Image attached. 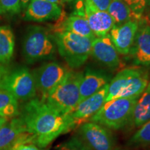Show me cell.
Masks as SVG:
<instances>
[{"label": "cell", "instance_id": "6da1fadb", "mask_svg": "<svg viewBox=\"0 0 150 150\" xmlns=\"http://www.w3.org/2000/svg\"><path fill=\"white\" fill-rule=\"evenodd\" d=\"M19 117L28 133L33 136V144L44 148L61 135L72 130L67 115H63L38 98L26 102L20 109Z\"/></svg>", "mask_w": 150, "mask_h": 150}, {"label": "cell", "instance_id": "7a4b0ae2", "mask_svg": "<svg viewBox=\"0 0 150 150\" xmlns=\"http://www.w3.org/2000/svg\"><path fill=\"white\" fill-rule=\"evenodd\" d=\"M22 54L28 63L53 59L57 50L54 35L42 26H30L22 42Z\"/></svg>", "mask_w": 150, "mask_h": 150}, {"label": "cell", "instance_id": "3957f363", "mask_svg": "<svg viewBox=\"0 0 150 150\" xmlns=\"http://www.w3.org/2000/svg\"><path fill=\"white\" fill-rule=\"evenodd\" d=\"M149 82L148 72L141 67H129L120 71L108 86L106 102L115 98L140 96Z\"/></svg>", "mask_w": 150, "mask_h": 150}, {"label": "cell", "instance_id": "277c9868", "mask_svg": "<svg viewBox=\"0 0 150 150\" xmlns=\"http://www.w3.org/2000/svg\"><path fill=\"white\" fill-rule=\"evenodd\" d=\"M140 96L120 97L105 102L89 122L118 130L131 122L135 104Z\"/></svg>", "mask_w": 150, "mask_h": 150}, {"label": "cell", "instance_id": "5b68a950", "mask_svg": "<svg viewBox=\"0 0 150 150\" xmlns=\"http://www.w3.org/2000/svg\"><path fill=\"white\" fill-rule=\"evenodd\" d=\"M82 75V72L69 70L44 102L63 115L70 113L80 102L79 84Z\"/></svg>", "mask_w": 150, "mask_h": 150}, {"label": "cell", "instance_id": "8992f818", "mask_svg": "<svg viewBox=\"0 0 150 150\" xmlns=\"http://www.w3.org/2000/svg\"><path fill=\"white\" fill-rule=\"evenodd\" d=\"M54 36L59 53L70 68H79L91 56L92 39L65 31H55Z\"/></svg>", "mask_w": 150, "mask_h": 150}, {"label": "cell", "instance_id": "52a82bcc", "mask_svg": "<svg viewBox=\"0 0 150 150\" xmlns=\"http://www.w3.org/2000/svg\"><path fill=\"white\" fill-rule=\"evenodd\" d=\"M0 89L7 91L17 100L22 102L35 98L37 93L34 75L27 67L8 71L0 67Z\"/></svg>", "mask_w": 150, "mask_h": 150}, {"label": "cell", "instance_id": "ba28073f", "mask_svg": "<svg viewBox=\"0 0 150 150\" xmlns=\"http://www.w3.org/2000/svg\"><path fill=\"white\" fill-rule=\"evenodd\" d=\"M79 137L91 150H114L115 140L109 129L87 122L79 127Z\"/></svg>", "mask_w": 150, "mask_h": 150}, {"label": "cell", "instance_id": "9c48e42d", "mask_svg": "<svg viewBox=\"0 0 150 150\" xmlns=\"http://www.w3.org/2000/svg\"><path fill=\"white\" fill-rule=\"evenodd\" d=\"M69 70L56 62H48L33 71L37 91L41 94V100L44 101L49 93L59 84Z\"/></svg>", "mask_w": 150, "mask_h": 150}, {"label": "cell", "instance_id": "30bf717a", "mask_svg": "<svg viewBox=\"0 0 150 150\" xmlns=\"http://www.w3.org/2000/svg\"><path fill=\"white\" fill-rule=\"evenodd\" d=\"M108 85L100 91L86 98L77 104L70 113L67 114L72 123V129L89 122L106 102L108 93Z\"/></svg>", "mask_w": 150, "mask_h": 150}, {"label": "cell", "instance_id": "8fae6325", "mask_svg": "<svg viewBox=\"0 0 150 150\" xmlns=\"http://www.w3.org/2000/svg\"><path fill=\"white\" fill-rule=\"evenodd\" d=\"M91 55L99 64L108 70H115L120 65L119 53L110 39L109 33L93 39Z\"/></svg>", "mask_w": 150, "mask_h": 150}, {"label": "cell", "instance_id": "7c38bea8", "mask_svg": "<svg viewBox=\"0 0 150 150\" xmlns=\"http://www.w3.org/2000/svg\"><path fill=\"white\" fill-rule=\"evenodd\" d=\"M134 64L150 67V24L147 18L139 22L134 42L129 52Z\"/></svg>", "mask_w": 150, "mask_h": 150}, {"label": "cell", "instance_id": "4fadbf2b", "mask_svg": "<svg viewBox=\"0 0 150 150\" xmlns=\"http://www.w3.org/2000/svg\"><path fill=\"white\" fill-rule=\"evenodd\" d=\"M62 7L43 0H31L24 15L27 21L42 22L59 20L63 14Z\"/></svg>", "mask_w": 150, "mask_h": 150}, {"label": "cell", "instance_id": "5bb4252c", "mask_svg": "<svg viewBox=\"0 0 150 150\" xmlns=\"http://www.w3.org/2000/svg\"><path fill=\"white\" fill-rule=\"evenodd\" d=\"M139 22L131 20L121 25H115L110 30V39L119 54L122 55L129 54L139 27Z\"/></svg>", "mask_w": 150, "mask_h": 150}, {"label": "cell", "instance_id": "9a60e30c", "mask_svg": "<svg viewBox=\"0 0 150 150\" xmlns=\"http://www.w3.org/2000/svg\"><path fill=\"white\" fill-rule=\"evenodd\" d=\"M111 79L110 74L104 70L91 67L86 69L83 73L79 84L80 102L108 85Z\"/></svg>", "mask_w": 150, "mask_h": 150}, {"label": "cell", "instance_id": "2e32d148", "mask_svg": "<svg viewBox=\"0 0 150 150\" xmlns=\"http://www.w3.org/2000/svg\"><path fill=\"white\" fill-rule=\"evenodd\" d=\"M84 1V15L95 37H102L109 33L115 26L113 20L107 11H99Z\"/></svg>", "mask_w": 150, "mask_h": 150}, {"label": "cell", "instance_id": "e0dca14e", "mask_svg": "<svg viewBox=\"0 0 150 150\" xmlns=\"http://www.w3.org/2000/svg\"><path fill=\"white\" fill-rule=\"evenodd\" d=\"M69 31L80 36L95 39V35L84 15V6H78L77 11L73 13L65 20H62L61 24L55 27V31Z\"/></svg>", "mask_w": 150, "mask_h": 150}, {"label": "cell", "instance_id": "ac0fdd59", "mask_svg": "<svg viewBox=\"0 0 150 150\" xmlns=\"http://www.w3.org/2000/svg\"><path fill=\"white\" fill-rule=\"evenodd\" d=\"M27 132L20 117L13 118L0 129V150H13L20 137Z\"/></svg>", "mask_w": 150, "mask_h": 150}, {"label": "cell", "instance_id": "d6986e66", "mask_svg": "<svg viewBox=\"0 0 150 150\" xmlns=\"http://www.w3.org/2000/svg\"><path fill=\"white\" fill-rule=\"evenodd\" d=\"M150 120V81L135 104L131 123L136 127Z\"/></svg>", "mask_w": 150, "mask_h": 150}, {"label": "cell", "instance_id": "ffe728a7", "mask_svg": "<svg viewBox=\"0 0 150 150\" xmlns=\"http://www.w3.org/2000/svg\"><path fill=\"white\" fill-rule=\"evenodd\" d=\"M15 35L8 26H0V63L10 62L14 54Z\"/></svg>", "mask_w": 150, "mask_h": 150}, {"label": "cell", "instance_id": "44dd1931", "mask_svg": "<svg viewBox=\"0 0 150 150\" xmlns=\"http://www.w3.org/2000/svg\"><path fill=\"white\" fill-rule=\"evenodd\" d=\"M107 12L111 16L115 26L121 25L131 20H138L123 0H111Z\"/></svg>", "mask_w": 150, "mask_h": 150}, {"label": "cell", "instance_id": "7402d4cb", "mask_svg": "<svg viewBox=\"0 0 150 150\" xmlns=\"http://www.w3.org/2000/svg\"><path fill=\"white\" fill-rule=\"evenodd\" d=\"M19 113L20 106L17 99L7 91L0 89V116L15 117Z\"/></svg>", "mask_w": 150, "mask_h": 150}, {"label": "cell", "instance_id": "603a6c76", "mask_svg": "<svg viewBox=\"0 0 150 150\" xmlns=\"http://www.w3.org/2000/svg\"><path fill=\"white\" fill-rule=\"evenodd\" d=\"M130 147H145L150 145V120L141 125L140 128L129 140Z\"/></svg>", "mask_w": 150, "mask_h": 150}, {"label": "cell", "instance_id": "cb8c5ba5", "mask_svg": "<svg viewBox=\"0 0 150 150\" xmlns=\"http://www.w3.org/2000/svg\"><path fill=\"white\" fill-rule=\"evenodd\" d=\"M128 5L138 20L143 18L144 14L149 9L150 0H123Z\"/></svg>", "mask_w": 150, "mask_h": 150}, {"label": "cell", "instance_id": "d4e9b609", "mask_svg": "<svg viewBox=\"0 0 150 150\" xmlns=\"http://www.w3.org/2000/svg\"><path fill=\"white\" fill-rule=\"evenodd\" d=\"M22 10L20 0H0V13L2 14H18Z\"/></svg>", "mask_w": 150, "mask_h": 150}, {"label": "cell", "instance_id": "484cf974", "mask_svg": "<svg viewBox=\"0 0 150 150\" xmlns=\"http://www.w3.org/2000/svg\"><path fill=\"white\" fill-rule=\"evenodd\" d=\"M58 150H91L78 136H73L63 142L58 147Z\"/></svg>", "mask_w": 150, "mask_h": 150}, {"label": "cell", "instance_id": "4316f807", "mask_svg": "<svg viewBox=\"0 0 150 150\" xmlns=\"http://www.w3.org/2000/svg\"><path fill=\"white\" fill-rule=\"evenodd\" d=\"M99 11H107L111 0H85Z\"/></svg>", "mask_w": 150, "mask_h": 150}, {"label": "cell", "instance_id": "83f0119b", "mask_svg": "<svg viewBox=\"0 0 150 150\" xmlns=\"http://www.w3.org/2000/svg\"><path fill=\"white\" fill-rule=\"evenodd\" d=\"M14 150H42L33 143L22 144L17 147Z\"/></svg>", "mask_w": 150, "mask_h": 150}, {"label": "cell", "instance_id": "f1b7e54d", "mask_svg": "<svg viewBox=\"0 0 150 150\" xmlns=\"http://www.w3.org/2000/svg\"><path fill=\"white\" fill-rule=\"evenodd\" d=\"M43 1H48V2L56 4L59 5L61 7L63 6L65 4L64 0H43Z\"/></svg>", "mask_w": 150, "mask_h": 150}, {"label": "cell", "instance_id": "f546056e", "mask_svg": "<svg viewBox=\"0 0 150 150\" xmlns=\"http://www.w3.org/2000/svg\"><path fill=\"white\" fill-rule=\"evenodd\" d=\"M8 118H6L5 117H2V116H0V129L4 126V125L8 122Z\"/></svg>", "mask_w": 150, "mask_h": 150}, {"label": "cell", "instance_id": "4dcf8cb0", "mask_svg": "<svg viewBox=\"0 0 150 150\" xmlns=\"http://www.w3.org/2000/svg\"><path fill=\"white\" fill-rule=\"evenodd\" d=\"M31 0H20V2H21V6H22V9H26L27 7L28 6V5L29 4L30 1Z\"/></svg>", "mask_w": 150, "mask_h": 150}, {"label": "cell", "instance_id": "1f68e13d", "mask_svg": "<svg viewBox=\"0 0 150 150\" xmlns=\"http://www.w3.org/2000/svg\"><path fill=\"white\" fill-rule=\"evenodd\" d=\"M73 1V0H64L65 2V1H66V2H70V1Z\"/></svg>", "mask_w": 150, "mask_h": 150}, {"label": "cell", "instance_id": "d6a6232c", "mask_svg": "<svg viewBox=\"0 0 150 150\" xmlns=\"http://www.w3.org/2000/svg\"><path fill=\"white\" fill-rule=\"evenodd\" d=\"M149 9H150V4H149Z\"/></svg>", "mask_w": 150, "mask_h": 150}, {"label": "cell", "instance_id": "836d02e7", "mask_svg": "<svg viewBox=\"0 0 150 150\" xmlns=\"http://www.w3.org/2000/svg\"><path fill=\"white\" fill-rule=\"evenodd\" d=\"M0 15H1V13H0Z\"/></svg>", "mask_w": 150, "mask_h": 150}, {"label": "cell", "instance_id": "e575fe53", "mask_svg": "<svg viewBox=\"0 0 150 150\" xmlns=\"http://www.w3.org/2000/svg\"><path fill=\"white\" fill-rule=\"evenodd\" d=\"M149 17H150V16H149Z\"/></svg>", "mask_w": 150, "mask_h": 150}]
</instances>
